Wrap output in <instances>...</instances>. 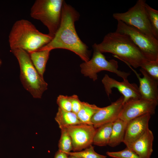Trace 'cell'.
Listing matches in <instances>:
<instances>
[{
  "label": "cell",
  "mask_w": 158,
  "mask_h": 158,
  "mask_svg": "<svg viewBox=\"0 0 158 158\" xmlns=\"http://www.w3.org/2000/svg\"><path fill=\"white\" fill-rule=\"evenodd\" d=\"M79 16L74 8L64 1L59 28L52 40L37 51L66 49L75 53L84 62L89 60L91 51L79 37L75 28V22L78 20Z\"/></svg>",
  "instance_id": "obj_1"
},
{
  "label": "cell",
  "mask_w": 158,
  "mask_h": 158,
  "mask_svg": "<svg viewBox=\"0 0 158 158\" xmlns=\"http://www.w3.org/2000/svg\"><path fill=\"white\" fill-rule=\"evenodd\" d=\"M102 53H109L135 68L140 67L148 61L129 37L116 31L110 32L100 43L92 46Z\"/></svg>",
  "instance_id": "obj_2"
},
{
  "label": "cell",
  "mask_w": 158,
  "mask_h": 158,
  "mask_svg": "<svg viewBox=\"0 0 158 158\" xmlns=\"http://www.w3.org/2000/svg\"><path fill=\"white\" fill-rule=\"evenodd\" d=\"M53 37L39 31L30 21H16L10 32L8 42L11 49L20 48L28 53L37 51L49 43Z\"/></svg>",
  "instance_id": "obj_3"
},
{
  "label": "cell",
  "mask_w": 158,
  "mask_h": 158,
  "mask_svg": "<svg viewBox=\"0 0 158 158\" xmlns=\"http://www.w3.org/2000/svg\"><path fill=\"white\" fill-rule=\"evenodd\" d=\"M20 68V78L24 88L35 98H41L48 84L33 65L29 53L20 48L11 49Z\"/></svg>",
  "instance_id": "obj_4"
},
{
  "label": "cell",
  "mask_w": 158,
  "mask_h": 158,
  "mask_svg": "<svg viewBox=\"0 0 158 158\" xmlns=\"http://www.w3.org/2000/svg\"><path fill=\"white\" fill-rule=\"evenodd\" d=\"M62 0H37L30 10L33 18L40 21L48 28V34L54 37L60 26Z\"/></svg>",
  "instance_id": "obj_5"
},
{
  "label": "cell",
  "mask_w": 158,
  "mask_h": 158,
  "mask_svg": "<svg viewBox=\"0 0 158 158\" xmlns=\"http://www.w3.org/2000/svg\"><path fill=\"white\" fill-rule=\"evenodd\" d=\"M94 52L92 58L80 65L81 73L94 81L97 79V73L102 71H107L116 74L123 80H127L130 73L118 69V61L114 59L107 60L102 53L93 48Z\"/></svg>",
  "instance_id": "obj_6"
},
{
  "label": "cell",
  "mask_w": 158,
  "mask_h": 158,
  "mask_svg": "<svg viewBox=\"0 0 158 158\" xmlns=\"http://www.w3.org/2000/svg\"><path fill=\"white\" fill-rule=\"evenodd\" d=\"M145 0H138L135 4L124 13H113V18L136 28L149 37L154 36L145 9ZM157 40V39H156Z\"/></svg>",
  "instance_id": "obj_7"
},
{
  "label": "cell",
  "mask_w": 158,
  "mask_h": 158,
  "mask_svg": "<svg viewBox=\"0 0 158 158\" xmlns=\"http://www.w3.org/2000/svg\"><path fill=\"white\" fill-rule=\"evenodd\" d=\"M116 32L127 35L148 61L158 59V40L148 37L133 27L118 20Z\"/></svg>",
  "instance_id": "obj_8"
},
{
  "label": "cell",
  "mask_w": 158,
  "mask_h": 158,
  "mask_svg": "<svg viewBox=\"0 0 158 158\" xmlns=\"http://www.w3.org/2000/svg\"><path fill=\"white\" fill-rule=\"evenodd\" d=\"M158 103L141 98L131 99L125 103L119 118L127 123L145 114H154Z\"/></svg>",
  "instance_id": "obj_9"
},
{
  "label": "cell",
  "mask_w": 158,
  "mask_h": 158,
  "mask_svg": "<svg viewBox=\"0 0 158 158\" xmlns=\"http://www.w3.org/2000/svg\"><path fill=\"white\" fill-rule=\"evenodd\" d=\"M66 128L71 139L74 152L81 151L92 144L96 130L92 125L81 123Z\"/></svg>",
  "instance_id": "obj_10"
},
{
  "label": "cell",
  "mask_w": 158,
  "mask_h": 158,
  "mask_svg": "<svg viewBox=\"0 0 158 158\" xmlns=\"http://www.w3.org/2000/svg\"><path fill=\"white\" fill-rule=\"evenodd\" d=\"M102 81L108 96L112 93V88L117 89L123 97V104L131 99L141 98L138 85L130 83L128 80L119 82L105 74Z\"/></svg>",
  "instance_id": "obj_11"
},
{
  "label": "cell",
  "mask_w": 158,
  "mask_h": 158,
  "mask_svg": "<svg viewBox=\"0 0 158 158\" xmlns=\"http://www.w3.org/2000/svg\"><path fill=\"white\" fill-rule=\"evenodd\" d=\"M123 97L121 96L110 105L100 109L92 116L91 122L97 129L107 123L113 122L119 118L123 106Z\"/></svg>",
  "instance_id": "obj_12"
},
{
  "label": "cell",
  "mask_w": 158,
  "mask_h": 158,
  "mask_svg": "<svg viewBox=\"0 0 158 158\" xmlns=\"http://www.w3.org/2000/svg\"><path fill=\"white\" fill-rule=\"evenodd\" d=\"M135 73L139 82L138 87L141 98L158 103V81L152 78L146 71L140 69L143 77L140 75L130 66L128 65Z\"/></svg>",
  "instance_id": "obj_13"
},
{
  "label": "cell",
  "mask_w": 158,
  "mask_h": 158,
  "mask_svg": "<svg viewBox=\"0 0 158 158\" xmlns=\"http://www.w3.org/2000/svg\"><path fill=\"white\" fill-rule=\"evenodd\" d=\"M151 115H142L129 121L127 123L123 142L126 146L141 137L149 128Z\"/></svg>",
  "instance_id": "obj_14"
},
{
  "label": "cell",
  "mask_w": 158,
  "mask_h": 158,
  "mask_svg": "<svg viewBox=\"0 0 158 158\" xmlns=\"http://www.w3.org/2000/svg\"><path fill=\"white\" fill-rule=\"evenodd\" d=\"M154 137L148 128L140 138L126 146L134 151L140 158H150L153 152Z\"/></svg>",
  "instance_id": "obj_15"
},
{
  "label": "cell",
  "mask_w": 158,
  "mask_h": 158,
  "mask_svg": "<svg viewBox=\"0 0 158 158\" xmlns=\"http://www.w3.org/2000/svg\"><path fill=\"white\" fill-rule=\"evenodd\" d=\"M127 123L119 118L113 122L108 145L114 147L123 142Z\"/></svg>",
  "instance_id": "obj_16"
},
{
  "label": "cell",
  "mask_w": 158,
  "mask_h": 158,
  "mask_svg": "<svg viewBox=\"0 0 158 158\" xmlns=\"http://www.w3.org/2000/svg\"><path fill=\"white\" fill-rule=\"evenodd\" d=\"M50 51L48 50H44L29 53L33 65L39 74L43 77Z\"/></svg>",
  "instance_id": "obj_17"
},
{
  "label": "cell",
  "mask_w": 158,
  "mask_h": 158,
  "mask_svg": "<svg viewBox=\"0 0 158 158\" xmlns=\"http://www.w3.org/2000/svg\"><path fill=\"white\" fill-rule=\"evenodd\" d=\"M60 129L67 126L81 124L77 115L72 111H67L58 108L55 118Z\"/></svg>",
  "instance_id": "obj_18"
},
{
  "label": "cell",
  "mask_w": 158,
  "mask_h": 158,
  "mask_svg": "<svg viewBox=\"0 0 158 158\" xmlns=\"http://www.w3.org/2000/svg\"><path fill=\"white\" fill-rule=\"evenodd\" d=\"M113 124V122L107 123L96 129L92 143L100 146L108 145Z\"/></svg>",
  "instance_id": "obj_19"
},
{
  "label": "cell",
  "mask_w": 158,
  "mask_h": 158,
  "mask_svg": "<svg viewBox=\"0 0 158 158\" xmlns=\"http://www.w3.org/2000/svg\"><path fill=\"white\" fill-rule=\"evenodd\" d=\"M100 108L95 104L83 102L82 107L76 115L81 123L92 125L91 121V118Z\"/></svg>",
  "instance_id": "obj_20"
},
{
  "label": "cell",
  "mask_w": 158,
  "mask_h": 158,
  "mask_svg": "<svg viewBox=\"0 0 158 158\" xmlns=\"http://www.w3.org/2000/svg\"><path fill=\"white\" fill-rule=\"evenodd\" d=\"M145 9L153 34L158 40V11L146 4Z\"/></svg>",
  "instance_id": "obj_21"
},
{
  "label": "cell",
  "mask_w": 158,
  "mask_h": 158,
  "mask_svg": "<svg viewBox=\"0 0 158 158\" xmlns=\"http://www.w3.org/2000/svg\"><path fill=\"white\" fill-rule=\"evenodd\" d=\"M61 130V136L58 144L59 150L67 153L73 150L72 141L66 128Z\"/></svg>",
  "instance_id": "obj_22"
},
{
  "label": "cell",
  "mask_w": 158,
  "mask_h": 158,
  "mask_svg": "<svg viewBox=\"0 0 158 158\" xmlns=\"http://www.w3.org/2000/svg\"><path fill=\"white\" fill-rule=\"evenodd\" d=\"M68 156H73L80 158H106L107 156L97 153L93 147L90 145L82 151L69 152L66 153Z\"/></svg>",
  "instance_id": "obj_23"
},
{
  "label": "cell",
  "mask_w": 158,
  "mask_h": 158,
  "mask_svg": "<svg viewBox=\"0 0 158 158\" xmlns=\"http://www.w3.org/2000/svg\"><path fill=\"white\" fill-rule=\"evenodd\" d=\"M140 67L152 78L158 81V59L147 61L142 64Z\"/></svg>",
  "instance_id": "obj_24"
},
{
  "label": "cell",
  "mask_w": 158,
  "mask_h": 158,
  "mask_svg": "<svg viewBox=\"0 0 158 158\" xmlns=\"http://www.w3.org/2000/svg\"><path fill=\"white\" fill-rule=\"evenodd\" d=\"M106 154L108 156L114 158H140L134 151L127 147L119 151L107 152Z\"/></svg>",
  "instance_id": "obj_25"
},
{
  "label": "cell",
  "mask_w": 158,
  "mask_h": 158,
  "mask_svg": "<svg viewBox=\"0 0 158 158\" xmlns=\"http://www.w3.org/2000/svg\"><path fill=\"white\" fill-rule=\"evenodd\" d=\"M56 102L59 107L67 111H72L69 96L60 95L57 98Z\"/></svg>",
  "instance_id": "obj_26"
},
{
  "label": "cell",
  "mask_w": 158,
  "mask_h": 158,
  "mask_svg": "<svg viewBox=\"0 0 158 158\" xmlns=\"http://www.w3.org/2000/svg\"><path fill=\"white\" fill-rule=\"evenodd\" d=\"M69 98L71 105V111L77 114L82 107L83 102L80 100L76 95L70 96Z\"/></svg>",
  "instance_id": "obj_27"
},
{
  "label": "cell",
  "mask_w": 158,
  "mask_h": 158,
  "mask_svg": "<svg viewBox=\"0 0 158 158\" xmlns=\"http://www.w3.org/2000/svg\"><path fill=\"white\" fill-rule=\"evenodd\" d=\"M68 157L66 153L59 150L56 152L54 158H68Z\"/></svg>",
  "instance_id": "obj_28"
},
{
  "label": "cell",
  "mask_w": 158,
  "mask_h": 158,
  "mask_svg": "<svg viewBox=\"0 0 158 158\" xmlns=\"http://www.w3.org/2000/svg\"><path fill=\"white\" fill-rule=\"evenodd\" d=\"M68 158H80L79 157H75L73 156H69V157H68Z\"/></svg>",
  "instance_id": "obj_29"
},
{
  "label": "cell",
  "mask_w": 158,
  "mask_h": 158,
  "mask_svg": "<svg viewBox=\"0 0 158 158\" xmlns=\"http://www.w3.org/2000/svg\"><path fill=\"white\" fill-rule=\"evenodd\" d=\"M2 63V61L0 59V66L1 65Z\"/></svg>",
  "instance_id": "obj_30"
}]
</instances>
